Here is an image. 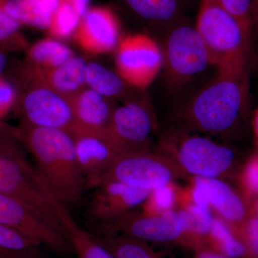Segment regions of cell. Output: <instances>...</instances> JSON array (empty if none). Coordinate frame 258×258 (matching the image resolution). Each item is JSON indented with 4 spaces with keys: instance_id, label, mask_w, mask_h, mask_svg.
<instances>
[{
    "instance_id": "6da1fadb",
    "label": "cell",
    "mask_w": 258,
    "mask_h": 258,
    "mask_svg": "<svg viewBox=\"0 0 258 258\" xmlns=\"http://www.w3.org/2000/svg\"><path fill=\"white\" fill-rule=\"evenodd\" d=\"M13 136L28 148L37 172L59 201L67 205L82 200L87 182L76 158L71 132L23 124L15 128Z\"/></svg>"
},
{
    "instance_id": "7a4b0ae2",
    "label": "cell",
    "mask_w": 258,
    "mask_h": 258,
    "mask_svg": "<svg viewBox=\"0 0 258 258\" xmlns=\"http://www.w3.org/2000/svg\"><path fill=\"white\" fill-rule=\"evenodd\" d=\"M248 98L246 68L218 69L190 99L184 111L189 128L204 133L229 132L243 113Z\"/></svg>"
},
{
    "instance_id": "3957f363",
    "label": "cell",
    "mask_w": 258,
    "mask_h": 258,
    "mask_svg": "<svg viewBox=\"0 0 258 258\" xmlns=\"http://www.w3.org/2000/svg\"><path fill=\"white\" fill-rule=\"evenodd\" d=\"M195 28L217 70L246 68L251 32L220 4L200 0Z\"/></svg>"
},
{
    "instance_id": "277c9868",
    "label": "cell",
    "mask_w": 258,
    "mask_h": 258,
    "mask_svg": "<svg viewBox=\"0 0 258 258\" xmlns=\"http://www.w3.org/2000/svg\"><path fill=\"white\" fill-rule=\"evenodd\" d=\"M0 191L23 202L66 234L57 212L59 200L25 156L0 157Z\"/></svg>"
},
{
    "instance_id": "5b68a950",
    "label": "cell",
    "mask_w": 258,
    "mask_h": 258,
    "mask_svg": "<svg viewBox=\"0 0 258 258\" xmlns=\"http://www.w3.org/2000/svg\"><path fill=\"white\" fill-rule=\"evenodd\" d=\"M164 144L161 155L170 161L181 174L193 178H219L230 170L235 154L230 148L207 137L184 135Z\"/></svg>"
},
{
    "instance_id": "8992f818",
    "label": "cell",
    "mask_w": 258,
    "mask_h": 258,
    "mask_svg": "<svg viewBox=\"0 0 258 258\" xmlns=\"http://www.w3.org/2000/svg\"><path fill=\"white\" fill-rule=\"evenodd\" d=\"M166 83L173 91L184 87L210 64L208 50L195 26L174 25L162 50Z\"/></svg>"
},
{
    "instance_id": "52a82bcc",
    "label": "cell",
    "mask_w": 258,
    "mask_h": 258,
    "mask_svg": "<svg viewBox=\"0 0 258 258\" xmlns=\"http://www.w3.org/2000/svg\"><path fill=\"white\" fill-rule=\"evenodd\" d=\"M104 225V234L127 235L149 243H176L186 247V222L180 209L158 215L135 210Z\"/></svg>"
},
{
    "instance_id": "ba28073f",
    "label": "cell",
    "mask_w": 258,
    "mask_h": 258,
    "mask_svg": "<svg viewBox=\"0 0 258 258\" xmlns=\"http://www.w3.org/2000/svg\"><path fill=\"white\" fill-rule=\"evenodd\" d=\"M182 176L170 161L151 152L125 153L116 158L102 181H119L132 187L152 191L174 183Z\"/></svg>"
},
{
    "instance_id": "9c48e42d",
    "label": "cell",
    "mask_w": 258,
    "mask_h": 258,
    "mask_svg": "<svg viewBox=\"0 0 258 258\" xmlns=\"http://www.w3.org/2000/svg\"><path fill=\"white\" fill-rule=\"evenodd\" d=\"M164 66L162 50L145 34L120 39L116 48L117 73L129 86L143 91L152 84Z\"/></svg>"
},
{
    "instance_id": "30bf717a",
    "label": "cell",
    "mask_w": 258,
    "mask_h": 258,
    "mask_svg": "<svg viewBox=\"0 0 258 258\" xmlns=\"http://www.w3.org/2000/svg\"><path fill=\"white\" fill-rule=\"evenodd\" d=\"M0 223L61 255L73 250L67 236L18 199L0 191Z\"/></svg>"
},
{
    "instance_id": "8fae6325",
    "label": "cell",
    "mask_w": 258,
    "mask_h": 258,
    "mask_svg": "<svg viewBox=\"0 0 258 258\" xmlns=\"http://www.w3.org/2000/svg\"><path fill=\"white\" fill-rule=\"evenodd\" d=\"M155 117L144 100H130L116 106L106 131L122 154L150 152Z\"/></svg>"
},
{
    "instance_id": "7c38bea8",
    "label": "cell",
    "mask_w": 258,
    "mask_h": 258,
    "mask_svg": "<svg viewBox=\"0 0 258 258\" xmlns=\"http://www.w3.org/2000/svg\"><path fill=\"white\" fill-rule=\"evenodd\" d=\"M30 86L21 100L23 124L72 132L75 119L71 99L44 85Z\"/></svg>"
},
{
    "instance_id": "4fadbf2b",
    "label": "cell",
    "mask_w": 258,
    "mask_h": 258,
    "mask_svg": "<svg viewBox=\"0 0 258 258\" xmlns=\"http://www.w3.org/2000/svg\"><path fill=\"white\" fill-rule=\"evenodd\" d=\"M71 134L76 158L87 182V188L94 189L121 152L106 129H74Z\"/></svg>"
},
{
    "instance_id": "5bb4252c",
    "label": "cell",
    "mask_w": 258,
    "mask_h": 258,
    "mask_svg": "<svg viewBox=\"0 0 258 258\" xmlns=\"http://www.w3.org/2000/svg\"><path fill=\"white\" fill-rule=\"evenodd\" d=\"M94 189L88 214L95 221L103 224L137 210L145 203L151 194L112 180L102 181Z\"/></svg>"
},
{
    "instance_id": "9a60e30c",
    "label": "cell",
    "mask_w": 258,
    "mask_h": 258,
    "mask_svg": "<svg viewBox=\"0 0 258 258\" xmlns=\"http://www.w3.org/2000/svg\"><path fill=\"white\" fill-rule=\"evenodd\" d=\"M120 30L119 20L113 10L107 7H93L81 18L74 38L89 53H106L118 47Z\"/></svg>"
},
{
    "instance_id": "2e32d148",
    "label": "cell",
    "mask_w": 258,
    "mask_h": 258,
    "mask_svg": "<svg viewBox=\"0 0 258 258\" xmlns=\"http://www.w3.org/2000/svg\"><path fill=\"white\" fill-rule=\"evenodd\" d=\"M87 64L86 59L75 55L66 63L53 69H40L25 64L23 76L28 83L44 85L71 99L85 88Z\"/></svg>"
},
{
    "instance_id": "e0dca14e",
    "label": "cell",
    "mask_w": 258,
    "mask_h": 258,
    "mask_svg": "<svg viewBox=\"0 0 258 258\" xmlns=\"http://www.w3.org/2000/svg\"><path fill=\"white\" fill-rule=\"evenodd\" d=\"M71 103L75 119L73 130H106L116 107L113 100L89 88L73 96Z\"/></svg>"
},
{
    "instance_id": "ac0fdd59",
    "label": "cell",
    "mask_w": 258,
    "mask_h": 258,
    "mask_svg": "<svg viewBox=\"0 0 258 258\" xmlns=\"http://www.w3.org/2000/svg\"><path fill=\"white\" fill-rule=\"evenodd\" d=\"M208 195L210 208L216 212L231 229L243 224L248 217L245 205L228 184L219 178L195 177Z\"/></svg>"
},
{
    "instance_id": "d6986e66",
    "label": "cell",
    "mask_w": 258,
    "mask_h": 258,
    "mask_svg": "<svg viewBox=\"0 0 258 258\" xmlns=\"http://www.w3.org/2000/svg\"><path fill=\"white\" fill-rule=\"evenodd\" d=\"M57 212L73 251L78 258H116L109 249L96 240L93 234L76 222L66 204L58 202Z\"/></svg>"
},
{
    "instance_id": "ffe728a7",
    "label": "cell",
    "mask_w": 258,
    "mask_h": 258,
    "mask_svg": "<svg viewBox=\"0 0 258 258\" xmlns=\"http://www.w3.org/2000/svg\"><path fill=\"white\" fill-rule=\"evenodd\" d=\"M60 0H6L5 11L22 25L47 30Z\"/></svg>"
},
{
    "instance_id": "44dd1931",
    "label": "cell",
    "mask_w": 258,
    "mask_h": 258,
    "mask_svg": "<svg viewBox=\"0 0 258 258\" xmlns=\"http://www.w3.org/2000/svg\"><path fill=\"white\" fill-rule=\"evenodd\" d=\"M86 85L109 99L121 98L128 94V85L118 75L98 62H90L86 69Z\"/></svg>"
},
{
    "instance_id": "7402d4cb",
    "label": "cell",
    "mask_w": 258,
    "mask_h": 258,
    "mask_svg": "<svg viewBox=\"0 0 258 258\" xmlns=\"http://www.w3.org/2000/svg\"><path fill=\"white\" fill-rule=\"evenodd\" d=\"M74 56L73 51L64 44L51 38L43 39L28 47L26 64L40 69H53Z\"/></svg>"
},
{
    "instance_id": "603a6c76",
    "label": "cell",
    "mask_w": 258,
    "mask_h": 258,
    "mask_svg": "<svg viewBox=\"0 0 258 258\" xmlns=\"http://www.w3.org/2000/svg\"><path fill=\"white\" fill-rule=\"evenodd\" d=\"M129 8L152 23L168 25L178 20L181 13L180 0H124Z\"/></svg>"
},
{
    "instance_id": "cb8c5ba5",
    "label": "cell",
    "mask_w": 258,
    "mask_h": 258,
    "mask_svg": "<svg viewBox=\"0 0 258 258\" xmlns=\"http://www.w3.org/2000/svg\"><path fill=\"white\" fill-rule=\"evenodd\" d=\"M93 235L116 258H163L145 241L119 234Z\"/></svg>"
},
{
    "instance_id": "d4e9b609",
    "label": "cell",
    "mask_w": 258,
    "mask_h": 258,
    "mask_svg": "<svg viewBox=\"0 0 258 258\" xmlns=\"http://www.w3.org/2000/svg\"><path fill=\"white\" fill-rule=\"evenodd\" d=\"M206 248L230 258H244L243 244L233 233L230 226L220 217H214L206 242Z\"/></svg>"
},
{
    "instance_id": "484cf974",
    "label": "cell",
    "mask_w": 258,
    "mask_h": 258,
    "mask_svg": "<svg viewBox=\"0 0 258 258\" xmlns=\"http://www.w3.org/2000/svg\"><path fill=\"white\" fill-rule=\"evenodd\" d=\"M81 18L69 0H60L58 8L55 10L50 27L47 29L50 36L62 40L74 35L77 30Z\"/></svg>"
},
{
    "instance_id": "4316f807",
    "label": "cell",
    "mask_w": 258,
    "mask_h": 258,
    "mask_svg": "<svg viewBox=\"0 0 258 258\" xmlns=\"http://www.w3.org/2000/svg\"><path fill=\"white\" fill-rule=\"evenodd\" d=\"M23 25L0 7V49L9 52L25 48L27 42L20 30Z\"/></svg>"
},
{
    "instance_id": "83f0119b",
    "label": "cell",
    "mask_w": 258,
    "mask_h": 258,
    "mask_svg": "<svg viewBox=\"0 0 258 258\" xmlns=\"http://www.w3.org/2000/svg\"><path fill=\"white\" fill-rule=\"evenodd\" d=\"M173 184L165 185L151 191L149 198L142 205V211L158 215L174 210L177 205L178 189Z\"/></svg>"
},
{
    "instance_id": "f1b7e54d",
    "label": "cell",
    "mask_w": 258,
    "mask_h": 258,
    "mask_svg": "<svg viewBox=\"0 0 258 258\" xmlns=\"http://www.w3.org/2000/svg\"><path fill=\"white\" fill-rule=\"evenodd\" d=\"M42 247L18 231L0 223V248L18 252H41Z\"/></svg>"
},
{
    "instance_id": "f546056e",
    "label": "cell",
    "mask_w": 258,
    "mask_h": 258,
    "mask_svg": "<svg viewBox=\"0 0 258 258\" xmlns=\"http://www.w3.org/2000/svg\"><path fill=\"white\" fill-rule=\"evenodd\" d=\"M245 248L244 258H258V218L253 214L243 224L231 229Z\"/></svg>"
},
{
    "instance_id": "4dcf8cb0",
    "label": "cell",
    "mask_w": 258,
    "mask_h": 258,
    "mask_svg": "<svg viewBox=\"0 0 258 258\" xmlns=\"http://www.w3.org/2000/svg\"><path fill=\"white\" fill-rule=\"evenodd\" d=\"M229 13L235 17L244 28L252 32V0H219Z\"/></svg>"
},
{
    "instance_id": "1f68e13d",
    "label": "cell",
    "mask_w": 258,
    "mask_h": 258,
    "mask_svg": "<svg viewBox=\"0 0 258 258\" xmlns=\"http://www.w3.org/2000/svg\"><path fill=\"white\" fill-rule=\"evenodd\" d=\"M241 184L247 197H258V153L249 158L241 174Z\"/></svg>"
},
{
    "instance_id": "d6a6232c",
    "label": "cell",
    "mask_w": 258,
    "mask_h": 258,
    "mask_svg": "<svg viewBox=\"0 0 258 258\" xmlns=\"http://www.w3.org/2000/svg\"><path fill=\"white\" fill-rule=\"evenodd\" d=\"M17 96L14 86L0 76V124L3 123L2 120L15 106Z\"/></svg>"
},
{
    "instance_id": "836d02e7",
    "label": "cell",
    "mask_w": 258,
    "mask_h": 258,
    "mask_svg": "<svg viewBox=\"0 0 258 258\" xmlns=\"http://www.w3.org/2000/svg\"><path fill=\"white\" fill-rule=\"evenodd\" d=\"M14 139L11 134H0V157L23 155L21 149L15 143Z\"/></svg>"
},
{
    "instance_id": "e575fe53",
    "label": "cell",
    "mask_w": 258,
    "mask_h": 258,
    "mask_svg": "<svg viewBox=\"0 0 258 258\" xmlns=\"http://www.w3.org/2000/svg\"><path fill=\"white\" fill-rule=\"evenodd\" d=\"M41 252H18L0 248V258H40Z\"/></svg>"
},
{
    "instance_id": "d590c367",
    "label": "cell",
    "mask_w": 258,
    "mask_h": 258,
    "mask_svg": "<svg viewBox=\"0 0 258 258\" xmlns=\"http://www.w3.org/2000/svg\"><path fill=\"white\" fill-rule=\"evenodd\" d=\"M69 1L81 18L89 9L88 5H89L90 0H69Z\"/></svg>"
},
{
    "instance_id": "8d00e7d4",
    "label": "cell",
    "mask_w": 258,
    "mask_h": 258,
    "mask_svg": "<svg viewBox=\"0 0 258 258\" xmlns=\"http://www.w3.org/2000/svg\"><path fill=\"white\" fill-rule=\"evenodd\" d=\"M191 258H230L218 253L209 248H203L195 251V255Z\"/></svg>"
},
{
    "instance_id": "74e56055",
    "label": "cell",
    "mask_w": 258,
    "mask_h": 258,
    "mask_svg": "<svg viewBox=\"0 0 258 258\" xmlns=\"http://www.w3.org/2000/svg\"><path fill=\"white\" fill-rule=\"evenodd\" d=\"M252 26L258 28V0H252Z\"/></svg>"
},
{
    "instance_id": "f35d334b",
    "label": "cell",
    "mask_w": 258,
    "mask_h": 258,
    "mask_svg": "<svg viewBox=\"0 0 258 258\" xmlns=\"http://www.w3.org/2000/svg\"><path fill=\"white\" fill-rule=\"evenodd\" d=\"M7 64V52L0 49V76Z\"/></svg>"
},
{
    "instance_id": "ab89813d",
    "label": "cell",
    "mask_w": 258,
    "mask_h": 258,
    "mask_svg": "<svg viewBox=\"0 0 258 258\" xmlns=\"http://www.w3.org/2000/svg\"><path fill=\"white\" fill-rule=\"evenodd\" d=\"M253 131L254 138H255L256 144L258 148V108L256 110L253 118Z\"/></svg>"
},
{
    "instance_id": "60d3db41",
    "label": "cell",
    "mask_w": 258,
    "mask_h": 258,
    "mask_svg": "<svg viewBox=\"0 0 258 258\" xmlns=\"http://www.w3.org/2000/svg\"><path fill=\"white\" fill-rule=\"evenodd\" d=\"M13 130L14 128H10L9 126H7L4 123L0 124V134H9L13 136Z\"/></svg>"
},
{
    "instance_id": "b9f144b4",
    "label": "cell",
    "mask_w": 258,
    "mask_h": 258,
    "mask_svg": "<svg viewBox=\"0 0 258 258\" xmlns=\"http://www.w3.org/2000/svg\"><path fill=\"white\" fill-rule=\"evenodd\" d=\"M252 214H253L254 215H255V216L258 218V198H257V200H256L255 203H254L253 213Z\"/></svg>"
},
{
    "instance_id": "7bdbcfd3",
    "label": "cell",
    "mask_w": 258,
    "mask_h": 258,
    "mask_svg": "<svg viewBox=\"0 0 258 258\" xmlns=\"http://www.w3.org/2000/svg\"><path fill=\"white\" fill-rule=\"evenodd\" d=\"M6 0H0V7L3 6V4L5 3Z\"/></svg>"
}]
</instances>
